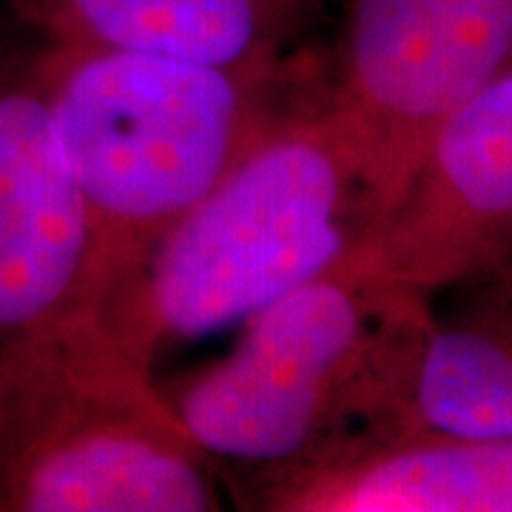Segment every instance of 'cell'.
<instances>
[{
	"instance_id": "1",
	"label": "cell",
	"mask_w": 512,
	"mask_h": 512,
	"mask_svg": "<svg viewBox=\"0 0 512 512\" xmlns=\"http://www.w3.org/2000/svg\"><path fill=\"white\" fill-rule=\"evenodd\" d=\"M32 69L92 231L89 305L111 319L165 234L285 111L282 66L49 40Z\"/></svg>"
},
{
	"instance_id": "2",
	"label": "cell",
	"mask_w": 512,
	"mask_h": 512,
	"mask_svg": "<svg viewBox=\"0 0 512 512\" xmlns=\"http://www.w3.org/2000/svg\"><path fill=\"white\" fill-rule=\"evenodd\" d=\"M382 217L373 154L333 97L285 109L177 222L109 322L146 362L339 265Z\"/></svg>"
},
{
	"instance_id": "3",
	"label": "cell",
	"mask_w": 512,
	"mask_h": 512,
	"mask_svg": "<svg viewBox=\"0 0 512 512\" xmlns=\"http://www.w3.org/2000/svg\"><path fill=\"white\" fill-rule=\"evenodd\" d=\"M242 325L222 359L163 387L214 461L274 473L404 430L433 325L430 296L365 274L345 256Z\"/></svg>"
},
{
	"instance_id": "4",
	"label": "cell",
	"mask_w": 512,
	"mask_h": 512,
	"mask_svg": "<svg viewBox=\"0 0 512 512\" xmlns=\"http://www.w3.org/2000/svg\"><path fill=\"white\" fill-rule=\"evenodd\" d=\"M151 362L74 305L0 345V512L220 510Z\"/></svg>"
},
{
	"instance_id": "5",
	"label": "cell",
	"mask_w": 512,
	"mask_h": 512,
	"mask_svg": "<svg viewBox=\"0 0 512 512\" xmlns=\"http://www.w3.org/2000/svg\"><path fill=\"white\" fill-rule=\"evenodd\" d=\"M507 66L512 0H345L330 97L365 134L382 214L433 128Z\"/></svg>"
},
{
	"instance_id": "6",
	"label": "cell",
	"mask_w": 512,
	"mask_h": 512,
	"mask_svg": "<svg viewBox=\"0 0 512 512\" xmlns=\"http://www.w3.org/2000/svg\"><path fill=\"white\" fill-rule=\"evenodd\" d=\"M348 262L421 296L512 265V66L433 128Z\"/></svg>"
},
{
	"instance_id": "7",
	"label": "cell",
	"mask_w": 512,
	"mask_h": 512,
	"mask_svg": "<svg viewBox=\"0 0 512 512\" xmlns=\"http://www.w3.org/2000/svg\"><path fill=\"white\" fill-rule=\"evenodd\" d=\"M92 231L32 60H0V345L89 305Z\"/></svg>"
},
{
	"instance_id": "8",
	"label": "cell",
	"mask_w": 512,
	"mask_h": 512,
	"mask_svg": "<svg viewBox=\"0 0 512 512\" xmlns=\"http://www.w3.org/2000/svg\"><path fill=\"white\" fill-rule=\"evenodd\" d=\"M256 476L262 510L512 512V439L404 427Z\"/></svg>"
},
{
	"instance_id": "9",
	"label": "cell",
	"mask_w": 512,
	"mask_h": 512,
	"mask_svg": "<svg viewBox=\"0 0 512 512\" xmlns=\"http://www.w3.org/2000/svg\"><path fill=\"white\" fill-rule=\"evenodd\" d=\"M49 40L134 49L225 69H271L316 0H26Z\"/></svg>"
},
{
	"instance_id": "10",
	"label": "cell",
	"mask_w": 512,
	"mask_h": 512,
	"mask_svg": "<svg viewBox=\"0 0 512 512\" xmlns=\"http://www.w3.org/2000/svg\"><path fill=\"white\" fill-rule=\"evenodd\" d=\"M424 336L404 427L512 439V265Z\"/></svg>"
}]
</instances>
